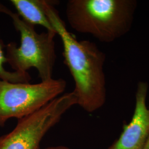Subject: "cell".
<instances>
[{"label": "cell", "mask_w": 149, "mask_h": 149, "mask_svg": "<svg viewBox=\"0 0 149 149\" xmlns=\"http://www.w3.org/2000/svg\"><path fill=\"white\" fill-rule=\"evenodd\" d=\"M45 1L11 0V2L17 11V13L24 21L34 26H41L47 31L56 32L47 16Z\"/></svg>", "instance_id": "obj_7"}, {"label": "cell", "mask_w": 149, "mask_h": 149, "mask_svg": "<svg viewBox=\"0 0 149 149\" xmlns=\"http://www.w3.org/2000/svg\"><path fill=\"white\" fill-rule=\"evenodd\" d=\"M62 79L40 83H12L0 80V127L12 118L20 119L40 109L66 89Z\"/></svg>", "instance_id": "obj_4"}, {"label": "cell", "mask_w": 149, "mask_h": 149, "mask_svg": "<svg viewBox=\"0 0 149 149\" xmlns=\"http://www.w3.org/2000/svg\"><path fill=\"white\" fill-rule=\"evenodd\" d=\"M136 7L135 0H69L66 14L75 31L111 43L130 30Z\"/></svg>", "instance_id": "obj_2"}, {"label": "cell", "mask_w": 149, "mask_h": 149, "mask_svg": "<svg viewBox=\"0 0 149 149\" xmlns=\"http://www.w3.org/2000/svg\"><path fill=\"white\" fill-rule=\"evenodd\" d=\"M77 104L73 91L55 98L40 109L18 119L11 132L0 136V149H40L44 136L64 114Z\"/></svg>", "instance_id": "obj_5"}, {"label": "cell", "mask_w": 149, "mask_h": 149, "mask_svg": "<svg viewBox=\"0 0 149 149\" xmlns=\"http://www.w3.org/2000/svg\"><path fill=\"white\" fill-rule=\"evenodd\" d=\"M8 16L12 19L16 31L19 33L21 44L14 42L6 45L7 63L15 71L26 73L32 68L37 70L41 81L53 79L54 67L56 61V32L38 33L32 26L22 20L17 13L10 11Z\"/></svg>", "instance_id": "obj_3"}, {"label": "cell", "mask_w": 149, "mask_h": 149, "mask_svg": "<svg viewBox=\"0 0 149 149\" xmlns=\"http://www.w3.org/2000/svg\"><path fill=\"white\" fill-rule=\"evenodd\" d=\"M143 149H149V138L147 139L145 144L144 145Z\"/></svg>", "instance_id": "obj_10"}, {"label": "cell", "mask_w": 149, "mask_h": 149, "mask_svg": "<svg viewBox=\"0 0 149 149\" xmlns=\"http://www.w3.org/2000/svg\"><path fill=\"white\" fill-rule=\"evenodd\" d=\"M10 11L11 10L7 7L0 3V13L8 15ZM5 63H7V59L4 54L2 45L0 43V80L12 83H29L32 77L28 72L22 73L17 71H8L6 70L3 66Z\"/></svg>", "instance_id": "obj_8"}, {"label": "cell", "mask_w": 149, "mask_h": 149, "mask_svg": "<svg viewBox=\"0 0 149 149\" xmlns=\"http://www.w3.org/2000/svg\"><path fill=\"white\" fill-rule=\"evenodd\" d=\"M58 3L55 1H45L47 16L61 39L64 63L74 81L73 92L77 104L86 112H95L106 101V82L103 70L106 54L95 43L77 40L68 31L54 7Z\"/></svg>", "instance_id": "obj_1"}, {"label": "cell", "mask_w": 149, "mask_h": 149, "mask_svg": "<svg viewBox=\"0 0 149 149\" xmlns=\"http://www.w3.org/2000/svg\"><path fill=\"white\" fill-rule=\"evenodd\" d=\"M44 149H71L64 146H52V147H49L47 148H45Z\"/></svg>", "instance_id": "obj_9"}, {"label": "cell", "mask_w": 149, "mask_h": 149, "mask_svg": "<svg viewBox=\"0 0 149 149\" xmlns=\"http://www.w3.org/2000/svg\"><path fill=\"white\" fill-rule=\"evenodd\" d=\"M148 88L146 82H139L132 119L124 125L119 138L107 149H143L149 136V106L146 105Z\"/></svg>", "instance_id": "obj_6"}]
</instances>
